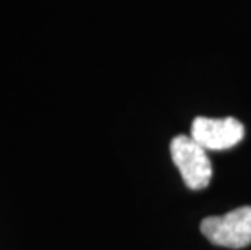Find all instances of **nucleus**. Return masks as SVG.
<instances>
[{
    "label": "nucleus",
    "mask_w": 251,
    "mask_h": 250,
    "mask_svg": "<svg viewBox=\"0 0 251 250\" xmlns=\"http://www.w3.org/2000/svg\"><path fill=\"white\" fill-rule=\"evenodd\" d=\"M170 154L181 174L186 187L201 190L209 185L212 179V164L206 148L186 135H178L170 141Z\"/></svg>",
    "instance_id": "f257e3e1"
},
{
    "label": "nucleus",
    "mask_w": 251,
    "mask_h": 250,
    "mask_svg": "<svg viewBox=\"0 0 251 250\" xmlns=\"http://www.w3.org/2000/svg\"><path fill=\"white\" fill-rule=\"evenodd\" d=\"M201 232L214 246L243 249L251 244V206H240L224 216L201 221Z\"/></svg>",
    "instance_id": "f03ea898"
},
{
    "label": "nucleus",
    "mask_w": 251,
    "mask_h": 250,
    "mask_svg": "<svg viewBox=\"0 0 251 250\" xmlns=\"http://www.w3.org/2000/svg\"><path fill=\"white\" fill-rule=\"evenodd\" d=\"M243 137L245 127L235 117H226V119L196 117L191 124V138L206 150H228L238 145Z\"/></svg>",
    "instance_id": "7ed1b4c3"
}]
</instances>
